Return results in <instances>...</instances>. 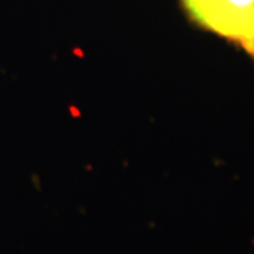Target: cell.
<instances>
[{
	"mask_svg": "<svg viewBox=\"0 0 254 254\" xmlns=\"http://www.w3.org/2000/svg\"><path fill=\"white\" fill-rule=\"evenodd\" d=\"M192 26L243 51L254 64V0H178Z\"/></svg>",
	"mask_w": 254,
	"mask_h": 254,
	"instance_id": "cell-1",
	"label": "cell"
}]
</instances>
